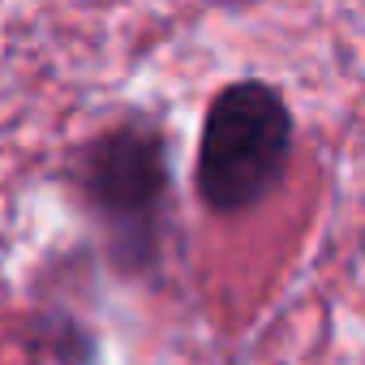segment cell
I'll return each instance as SVG.
<instances>
[{"instance_id": "obj_1", "label": "cell", "mask_w": 365, "mask_h": 365, "mask_svg": "<svg viewBox=\"0 0 365 365\" xmlns=\"http://www.w3.org/2000/svg\"><path fill=\"white\" fill-rule=\"evenodd\" d=\"M69 180L103 228L108 258L120 275H155L172 232V159L155 120H116L95 133L69 168Z\"/></svg>"}, {"instance_id": "obj_2", "label": "cell", "mask_w": 365, "mask_h": 365, "mask_svg": "<svg viewBox=\"0 0 365 365\" xmlns=\"http://www.w3.org/2000/svg\"><path fill=\"white\" fill-rule=\"evenodd\" d=\"M297 120L279 86L241 78L215 91L198 138V198L215 215H241L267 202L288 176Z\"/></svg>"}, {"instance_id": "obj_3", "label": "cell", "mask_w": 365, "mask_h": 365, "mask_svg": "<svg viewBox=\"0 0 365 365\" xmlns=\"http://www.w3.org/2000/svg\"><path fill=\"white\" fill-rule=\"evenodd\" d=\"M39 327L48 331V348H52V356L61 365H95V335L78 318L56 309V314H43Z\"/></svg>"}]
</instances>
